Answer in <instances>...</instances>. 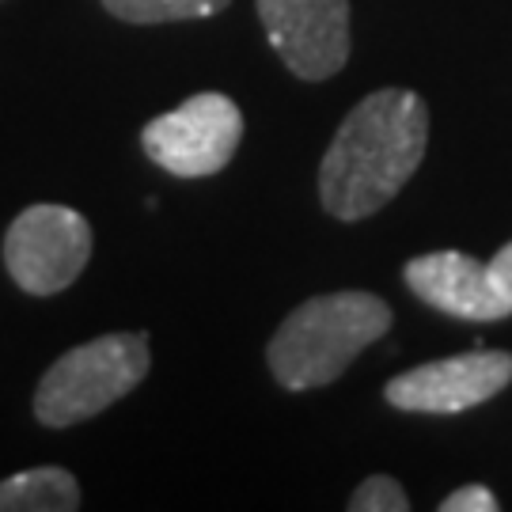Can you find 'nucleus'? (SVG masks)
<instances>
[{
  "mask_svg": "<svg viewBox=\"0 0 512 512\" xmlns=\"http://www.w3.org/2000/svg\"><path fill=\"white\" fill-rule=\"evenodd\" d=\"M429 110L403 88L365 95L342 118L319 164V202L330 217L365 220L380 213L425 160Z\"/></svg>",
  "mask_w": 512,
  "mask_h": 512,
  "instance_id": "1",
  "label": "nucleus"
},
{
  "mask_svg": "<svg viewBox=\"0 0 512 512\" xmlns=\"http://www.w3.org/2000/svg\"><path fill=\"white\" fill-rule=\"evenodd\" d=\"M391 308L365 289L311 296L274 330L266 361L281 387L311 391L334 384L372 342L391 330Z\"/></svg>",
  "mask_w": 512,
  "mask_h": 512,
  "instance_id": "2",
  "label": "nucleus"
},
{
  "mask_svg": "<svg viewBox=\"0 0 512 512\" xmlns=\"http://www.w3.org/2000/svg\"><path fill=\"white\" fill-rule=\"evenodd\" d=\"M490 270H494V277L501 281V289H505L512 300V243H505V247L497 251L494 262H490Z\"/></svg>",
  "mask_w": 512,
  "mask_h": 512,
  "instance_id": "13",
  "label": "nucleus"
},
{
  "mask_svg": "<svg viewBox=\"0 0 512 512\" xmlns=\"http://www.w3.org/2000/svg\"><path fill=\"white\" fill-rule=\"evenodd\" d=\"M243 141V114L220 92L190 95L186 103L152 118L141 129V148L152 164L179 175V179H205L232 164Z\"/></svg>",
  "mask_w": 512,
  "mask_h": 512,
  "instance_id": "4",
  "label": "nucleus"
},
{
  "mask_svg": "<svg viewBox=\"0 0 512 512\" xmlns=\"http://www.w3.org/2000/svg\"><path fill=\"white\" fill-rule=\"evenodd\" d=\"M80 482L65 467H31L0 482V512H73Z\"/></svg>",
  "mask_w": 512,
  "mask_h": 512,
  "instance_id": "9",
  "label": "nucleus"
},
{
  "mask_svg": "<svg viewBox=\"0 0 512 512\" xmlns=\"http://www.w3.org/2000/svg\"><path fill=\"white\" fill-rule=\"evenodd\" d=\"M232 0H103L110 16L126 23H179L224 12Z\"/></svg>",
  "mask_w": 512,
  "mask_h": 512,
  "instance_id": "10",
  "label": "nucleus"
},
{
  "mask_svg": "<svg viewBox=\"0 0 512 512\" xmlns=\"http://www.w3.org/2000/svg\"><path fill=\"white\" fill-rule=\"evenodd\" d=\"M152 353L148 334H103L69 349L46 368L35 391V418L50 429H69L103 414L145 380Z\"/></svg>",
  "mask_w": 512,
  "mask_h": 512,
  "instance_id": "3",
  "label": "nucleus"
},
{
  "mask_svg": "<svg viewBox=\"0 0 512 512\" xmlns=\"http://www.w3.org/2000/svg\"><path fill=\"white\" fill-rule=\"evenodd\" d=\"M440 512H497V497L486 486H463L440 501Z\"/></svg>",
  "mask_w": 512,
  "mask_h": 512,
  "instance_id": "12",
  "label": "nucleus"
},
{
  "mask_svg": "<svg viewBox=\"0 0 512 512\" xmlns=\"http://www.w3.org/2000/svg\"><path fill=\"white\" fill-rule=\"evenodd\" d=\"M512 384V353L475 349L444 361H429L395 376L384 387V399L410 414H459L494 399Z\"/></svg>",
  "mask_w": 512,
  "mask_h": 512,
  "instance_id": "7",
  "label": "nucleus"
},
{
  "mask_svg": "<svg viewBox=\"0 0 512 512\" xmlns=\"http://www.w3.org/2000/svg\"><path fill=\"white\" fill-rule=\"evenodd\" d=\"M410 497L391 475H372L365 478L353 497H349V512H406Z\"/></svg>",
  "mask_w": 512,
  "mask_h": 512,
  "instance_id": "11",
  "label": "nucleus"
},
{
  "mask_svg": "<svg viewBox=\"0 0 512 512\" xmlns=\"http://www.w3.org/2000/svg\"><path fill=\"white\" fill-rule=\"evenodd\" d=\"M270 46L300 80H330L349 61V0H258Z\"/></svg>",
  "mask_w": 512,
  "mask_h": 512,
  "instance_id": "6",
  "label": "nucleus"
},
{
  "mask_svg": "<svg viewBox=\"0 0 512 512\" xmlns=\"http://www.w3.org/2000/svg\"><path fill=\"white\" fill-rule=\"evenodd\" d=\"M92 258V224L69 205H31L4 236V266L23 293L54 296L84 274Z\"/></svg>",
  "mask_w": 512,
  "mask_h": 512,
  "instance_id": "5",
  "label": "nucleus"
},
{
  "mask_svg": "<svg viewBox=\"0 0 512 512\" xmlns=\"http://www.w3.org/2000/svg\"><path fill=\"white\" fill-rule=\"evenodd\" d=\"M406 285L410 293L421 296L429 308L448 311L456 319H475V323H497L509 319L512 300L494 277L490 262H478L463 251H433L406 262Z\"/></svg>",
  "mask_w": 512,
  "mask_h": 512,
  "instance_id": "8",
  "label": "nucleus"
}]
</instances>
